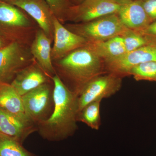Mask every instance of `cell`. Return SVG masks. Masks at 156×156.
Instances as JSON below:
<instances>
[{
    "label": "cell",
    "instance_id": "7a4b0ae2",
    "mask_svg": "<svg viewBox=\"0 0 156 156\" xmlns=\"http://www.w3.org/2000/svg\"><path fill=\"white\" fill-rule=\"evenodd\" d=\"M52 62L56 74L78 97L90 81L107 73L104 60L88 44Z\"/></svg>",
    "mask_w": 156,
    "mask_h": 156
},
{
    "label": "cell",
    "instance_id": "d4e9b609",
    "mask_svg": "<svg viewBox=\"0 0 156 156\" xmlns=\"http://www.w3.org/2000/svg\"><path fill=\"white\" fill-rule=\"evenodd\" d=\"M11 42L5 37L0 35V49H2L9 45Z\"/></svg>",
    "mask_w": 156,
    "mask_h": 156
},
{
    "label": "cell",
    "instance_id": "ac0fdd59",
    "mask_svg": "<svg viewBox=\"0 0 156 156\" xmlns=\"http://www.w3.org/2000/svg\"><path fill=\"white\" fill-rule=\"evenodd\" d=\"M101 101H98L86 105L78 113V122L84 123L94 130H98L101 125Z\"/></svg>",
    "mask_w": 156,
    "mask_h": 156
},
{
    "label": "cell",
    "instance_id": "52a82bcc",
    "mask_svg": "<svg viewBox=\"0 0 156 156\" xmlns=\"http://www.w3.org/2000/svg\"><path fill=\"white\" fill-rule=\"evenodd\" d=\"M122 78L105 73L93 79L78 97L79 112L89 104L114 95L121 89ZM79 113V112H78Z\"/></svg>",
    "mask_w": 156,
    "mask_h": 156
},
{
    "label": "cell",
    "instance_id": "ba28073f",
    "mask_svg": "<svg viewBox=\"0 0 156 156\" xmlns=\"http://www.w3.org/2000/svg\"><path fill=\"white\" fill-rule=\"evenodd\" d=\"M122 5L112 0H83L70 8L67 21L82 23L117 14Z\"/></svg>",
    "mask_w": 156,
    "mask_h": 156
},
{
    "label": "cell",
    "instance_id": "9a60e30c",
    "mask_svg": "<svg viewBox=\"0 0 156 156\" xmlns=\"http://www.w3.org/2000/svg\"><path fill=\"white\" fill-rule=\"evenodd\" d=\"M53 41L39 28L30 46L32 55L46 73L52 79L56 75L51 58V44Z\"/></svg>",
    "mask_w": 156,
    "mask_h": 156
},
{
    "label": "cell",
    "instance_id": "cb8c5ba5",
    "mask_svg": "<svg viewBox=\"0 0 156 156\" xmlns=\"http://www.w3.org/2000/svg\"><path fill=\"white\" fill-rule=\"evenodd\" d=\"M151 21L156 20V0H140Z\"/></svg>",
    "mask_w": 156,
    "mask_h": 156
},
{
    "label": "cell",
    "instance_id": "d6986e66",
    "mask_svg": "<svg viewBox=\"0 0 156 156\" xmlns=\"http://www.w3.org/2000/svg\"><path fill=\"white\" fill-rule=\"evenodd\" d=\"M0 156H36L17 140L0 133Z\"/></svg>",
    "mask_w": 156,
    "mask_h": 156
},
{
    "label": "cell",
    "instance_id": "5bb4252c",
    "mask_svg": "<svg viewBox=\"0 0 156 156\" xmlns=\"http://www.w3.org/2000/svg\"><path fill=\"white\" fill-rule=\"evenodd\" d=\"M117 14L125 27L138 32L151 23L140 0L122 5Z\"/></svg>",
    "mask_w": 156,
    "mask_h": 156
},
{
    "label": "cell",
    "instance_id": "44dd1931",
    "mask_svg": "<svg viewBox=\"0 0 156 156\" xmlns=\"http://www.w3.org/2000/svg\"><path fill=\"white\" fill-rule=\"evenodd\" d=\"M122 36L125 44L126 53L148 45L146 39L138 32L128 29Z\"/></svg>",
    "mask_w": 156,
    "mask_h": 156
},
{
    "label": "cell",
    "instance_id": "f1b7e54d",
    "mask_svg": "<svg viewBox=\"0 0 156 156\" xmlns=\"http://www.w3.org/2000/svg\"><path fill=\"white\" fill-rule=\"evenodd\" d=\"M70 1H71V0H70Z\"/></svg>",
    "mask_w": 156,
    "mask_h": 156
},
{
    "label": "cell",
    "instance_id": "277c9868",
    "mask_svg": "<svg viewBox=\"0 0 156 156\" xmlns=\"http://www.w3.org/2000/svg\"><path fill=\"white\" fill-rule=\"evenodd\" d=\"M65 27L90 43L104 41L122 36L128 29L117 14H109L88 22L66 24Z\"/></svg>",
    "mask_w": 156,
    "mask_h": 156
},
{
    "label": "cell",
    "instance_id": "7402d4cb",
    "mask_svg": "<svg viewBox=\"0 0 156 156\" xmlns=\"http://www.w3.org/2000/svg\"><path fill=\"white\" fill-rule=\"evenodd\" d=\"M57 19L63 24L67 21L69 11L73 5L70 0H45Z\"/></svg>",
    "mask_w": 156,
    "mask_h": 156
},
{
    "label": "cell",
    "instance_id": "4316f807",
    "mask_svg": "<svg viewBox=\"0 0 156 156\" xmlns=\"http://www.w3.org/2000/svg\"><path fill=\"white\" fill-rule=\"evenodd\" d=\"M83 1V0H71L72 2L74 5L78 4V3L80 2H82Z\"/></svg>",
    "mask_w": 156,
    "mask_h": 156
},
{
    "label": "cell",
    "instance_id": "484cf974",
    "mask_svg": "<svg viewBox=\"0 0 156 156\" xmlns=\"http://www.w3.org/2000/svg\"><path fill=\"white\" fill-rule=\"evenodd\" d=\"M112 1H114L115 2L122 5L133 2V1H136V0H112Z\"/></svg>",
    "mask_w": 156,
    "mask_h": 156
},
{
    "label": "cell",
    "instance_id": "ffe728a7",
    "mask_svg": "<svg viewBox=\"0 0 156 156\" xmlns=\"http://www.w3.org/2000/svg\"><path fill=\"white\" fill-rule=\"evenodd\" d=\"M131 75L136 81L156 82V62H148L134 66L130 71Z\"/></svg>",
    "mask_w": 156,
    "mask_h": 156
},
{
    "label": "cell",
    "instance_id": "9c48e42d",
    "mask_svg": "<svg viewBox=\"0 0 156 156\" xmlns=\"http://www.w3.org/2000/svg\"><path fill=\"white\" fill-rule=\"evenodd\" d=\"M151 61L156 62V47L149 44L117 58L104 61L107 73L122 78L130 76V71L134 66Z\"/></svg>",
    "mask_w": 156,
    "mask_h": 156
},
{
    "label": "cell",
    "instance_id": "4fadbf2b",
    "mask_svg": "<svg viewBox=\"0 0 156 156\" xmlns=\"http://www.w3.org/2000/svg\"><path fill=\"white\" fill-rule=\"evenodd\" d=\"M37 130L29 120L20 119L0 108V133L17 140L22 144L26 138Z\"/></svg>",
    "mask_w": 156,
    "mask_h": 156
},
{
    "label": "cell",
    "instance_id": "8992f818",
    "mask_svg": "<svg viewBox=\"0 0 156 156\" xmlns=\"http://www.w3.org/2000/svg\"><path fill=\"white\" fill-rule=\"evenodd\" d=\"M46 83L22 96L23 108L27 116L37 125L50 116L53 101L51 83Z\"/></svg>",
    "mask_w": 156,
    "mask_h": 156
},
{
    "label": "cell",
    "instance_id": "7c38bea8",
    "mask_svg": "<svg viewBox=\"0 0 156 156\" xmlns=\"http://www.w3.org/2000/svg\"><path fill=\"white\" fill-rule=\"evenodd\" d=\"M51 81V78L34 59L17 74L11 84L22 96L39 86Z\"/></svg>",
    "mask_w": 156,
    "mask_h": 156
},
{
    "label": "cell",
    "instance_id": "8fae6325",
    "mask_svg": "<svg viewBox=\"0 0 156 156\" xmlns=\"http://www.w3.org/2000/svg\"><path fill=\"white\" fill-rule=\"evenodd\" d=\"M53 25L54 38L51 50L52 61L62 58L88 44L86 39L69 30L56 17H54Z\"/></svg>",
    "mask_w": 156,
    "mask_h": 156
},
{
    "label": "cell",
    "instance_id": "83f0119b",
    "mask_svg": "<svg viewBox=\"0 0 156 156\" xmlns=\"http://www.w3.org/2000/svg\"><path fill=\"white\" fill-rule=\"evenodd\" d=\"M14 0H0L1 2H5L8 3H11V2H13Z\"/></svg>",
    "mask_w": 156,
    "mask_h": 156
},
{
    "label": "cell",
    "instance_id": "3957f363",
    "mask_svg": "<svg viewBox=\"0 0 156 156\" xmlns=\"http://www.w3.org/2000/svg\"><path fill=\"white\" fill-rule=\"evenodd\" d=\"M39 28L36 22L25 11L0 1V35L11 42L30 47Z\"/></svg>",
    "mask_w": 156,
    "mask_h": 156
},
{
    "label": "cell",
    "instance_id": "2e32d148",
    "mask_svg": "<svg viewBox=\"0 0 156 156\" xmlns=\"http://www.w3.org/2000/svg\"><path fill=\"white\" fill-rule=\"evenodd\" d=\"M0 108L20 119L30 120L25 114L22 96L11 84L0 83Z\"/></svg>",
    "mask_w": 156,
    "mask_h": 156
},
{
    "label": "cell",
    "instance_id": "6da1fadb",
    "mask_svg": "<svg viewBox=\"0 0 156 156\" xmlns=\"http://www.w3.org/2000/svg\"><path fill=\"white\" fill-rule=\"evenodd\" d=\"M52 80L53 111L47 119L37 125V131L44 139L58 141L72 136L77 129L78 97L57 75Z\"/></svg>",
    "mask_w": 156,
    "mask_h": 156
},
{
    "label": "cell",
    "instance_id": "30bf717a",
    "mask_svg": "<svg viewBox=\"0 0 156 156\" xmlns=\"http://www.w3.org/2000/svg\"><path fill=\"white\" fill-rule=\"evenodd\" d=\"M10 4L17 6L27 13L53 42V21L56 16L45 0H14Z\"/></svg>",
    "mask_w": 156,
    "mask_h": 156
},
{
    "label": "cell",
    "instance_id": "5b68a950",
    "mask_svg": "<svg viewBox=\"0 0 156 156\" xmlns=\"http://www.w3.org/2000/svg\"><path fill=\"white\" fill-rule=\"evenodd\" d=\"M34 60L30 47L17 42L0 49V83L11 84L17 74Z\"/></svg>",
    "mask_w": 156,
    "mask_h": 156
},
{
    "label": "cell",
    "instance_id": "e0dca14e",
    "mask_svg": "<svg viewBox=\"0 0 156 156\" xmlns=\"http://www.w3.org/2000/svg\"><path fill=\"white\" fill-rule=\"evenodd\" d=\"M88 44L104 61L117 58L126 53L122 36L115 37L104 41L88 42Z\"/></svg>",
    "mask_w": 156,
    "mask_h": 156
},
{
    "label": "cell",
    "instance_id": "603a6c76",
    "mask_svg": "<svg viewBox=\"0 0 156 156\" xmlns=\"http://www.w3.org/2000/svg\"><path fill=\"white\" fill-rule=\"evenodd\" d=\"M139 33L146 39L148 44L156 47V20L151 23L146 28Z\"/></svg>",
    "mask_w": 156,
    "mask_h": 156
}]
</instances>
